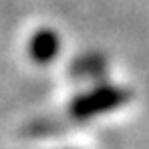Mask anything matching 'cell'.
Instances as JSON below:
<instances>
[{
    "label": "cell",
    "mask_w": 149,
    "mask_h": 149,
    "mask_svg": "<svg viewBox=\"0 0 149 149\" xmlns=\"http://www.w3.org/2000/svg\"><path fill=\"white\" fill-rule=\"evenodd\" d=\"M129 99H131L129 89H121L115 85H99L93 91L79 95L69 107V115L77 121H85V119L103 115L107 111H113Z\"/></svg>",
    "instance_id": "6da1fadb"
},
{
    "label": "cell",
    "mask_w": 149,
    "mask_h": 149,
    "mask_svg": "<svg viewBox=\"0 0 149 149\" xmlns=\"http://www.w3.org/2000/svg\"><path fill=\"white\" fill-rule=\"evenodd\" d=\"M61 50V38L54 30L50 28H42L38 30L32 38H30V45H28V52H30V58L36 63V65H49L54 61V56L58 54Z\"/></svg>",
    "instance_id": "7a4b0ae2"
},
{
    "label": "cell",
    "mask_w": 149,
    "mask_h": 149,
    "mask_svg": "<svg viewBox=\"0 0 149 149\" xmlns=\"http://www.w3.org/2000/svg\"><path fill=\"white\" fill-rule=\"evenodd\" d=\"M58 131H63V125L58 121H36V123H32L28 127V133L38 135V137L40 135H54Z\"/></svg>",
    "instance_id": "277c9868"
},
{
    "label": "cell",
    "mask_w": 149,
    "mask_h": 149,
    "mask_svg": "<svg viewBox=\"0 0 149 149\" xmlns=\"http://www.w3.org/2000/svg\"><path fill=\"white\" fill-rule=\"evenodd\" d=\"M105 69L107 61L101 54H85L71 65V74L74 79H99L105 74Z\"/></svg>",
    "instance_id": "3957f363"
}]
</instances>
